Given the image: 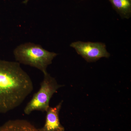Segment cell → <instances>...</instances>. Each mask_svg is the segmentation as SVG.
I'll return each instance as SVG.
<instances>
[{"instance_id":"277c9868","label":"cell","mask_w":131,"mask_h":131,"mask_svg":"<svg viewBox=\"0 0 131 131\" xmlns=\"http://www.w3.org/2000/svg\"><path fill=\"white\" fill-rule=\"evenodd\" d=\"M70 46L88 62H96L102 58H108L110 56L104 43L79 41L73 42Z\"/></svg>"},{"instance_id":"8992f818","label":"cell","mask_w":131,"mask_h":131,"mask_svg":"<svg viewBox=\"0 0 131 131\" xmlns=\"http://www.w3.org/2000/svg\"><path fill=\"white\" fill-rule=\"evenodd\" d=\"M0 131H40L31 123L24 119L11 120L0 126Z\"/></svg>"},{"instance_id":"6da1fadb","label":"cell","mask_w":131,"mask_h":131,"mask_svg":"<svg viewBox=\"0 0 131 131\" xmlns=\"http://www.w3.org/2000/svg\"><path fill=\"white\" fill-rule=\"evenodd\" d=\"M33 89L30 77L19 63L0 60V113L20 105Z\"/></svg>"},{"instance_id":"3957f363","label":"cell","mask_w":131,"mask_h":131,"mask_svg":"<svg viewBox=\"0 0 131 131\" xmlns=\"http://www.w3.org/2000/svg\"><path fill=\"white\" fill-rule=\"evenodd\" d=\"M43 74V80L39 90L34 95L24 109L26 114H30L34 111L46 112L50 107L49 103L52 95L63 86L58 84L56 79L47 72Z\"/></svg>"},{"instance_id":"7a4b0ae2","label":"cell","mask_w":131,"mask_h":131,"mask_svg":"<svg viewBox=\"0 0 131 131\" xmlns=\"http://www.w3.org/2000/svg\"><path fill=\"white\" fill-rule=\"evenodd\" d=\"M14 54L18 62L37 68L43 73L47 72L48 66L57 55L46 50L40 45L31 43L20 45L15 49Z\"/></svg>"},{"instance_id":"5b68a950","label":"cell","mask_w":131,"mask_h":131,"mask_svg":"<svg viewBox=\"0 0 131 131\" xmlns=\"http://www.w3.org/2000/svg\"><path fill=\"white\" fill-rule=\"evenodd\" d=\"M62 101L54 107H49L46 111V121L44 126L40 128V131H64L59 118V112Z\"/></svg>"},{"instance_id":"ba28073f","label":"cell","mask_w":131,"mask_h":131,"mask_svg":"<svg viewBox=\"0 0 131 131\" xmlns=\"http://www.w3.org/2000/svg\"><path fill=\"white\" fill-rule=\"evenodd\" d=\"M29 1H30V0H25V1H24L23 2V3H24V4H27Z\"/></svg>"},{"instance_id":"52a82bcc","label":"cell","mask_w":131,"mask_h":131,"mask_svg":"<svg viewBox=\"0 0 131 131\" xmlns=\"http://www.w3.org/2000/svg\"><path fill=\"white\" fill-rule=\"evenodd\" d=\"M113 8L122 18L129 19L131 16V0H108Z\"/></svg>"}]
</instances>
